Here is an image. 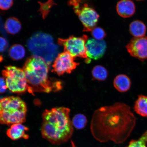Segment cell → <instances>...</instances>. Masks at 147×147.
<instances>
[{
	"label": "cell",
	"instance_id": "cell-1",
	"mask_svg": "<svg viewBox=\"0 0 147 147\" xmlns=\"http://www.w3.org/2000/svg\"><path fill=\"white\" fill-rule=\"evenodd\" d=\"M135 116L129 106L121 102L97 109L92 117L90 129L93 137L101 143L125 142L136 123Z\"/></svg>",
	"mask_w": 147,
	"mask_h": 147
},
{
	"label": "cell",
	"instance_id": "cell-2",
	"mask_svg": "<svg viewBox=\"0 0 147 147\" xmlns=\"http://www.w3.org/2000/svg\"><path fill=\"white\" fill-rule=\"evenodd\" d=\"M70 109L65 107L53 108L44 112L41 133L44 139L51 144L59 145L70 139L73 132Z\"/></svg>",
	"mask_w": 147,
	"mask_h": 147
},
{
	"label": "cell",
	"instance_id": "cell-3",
	"mask_svg": "<svg viewBox=\"0 0 147 147\" xmlns=\"http://www.w3.org/2000/svg\"><path fill=\"white\" fill-rule=\"evenodd\" d=\"M49 65L41 57L33 55L25 62L23 67L27 79L29 93H49L59 90L62 88L60 82L53 81L49 75Z\"/></svg>",
	"mask_w": 147,
	"mask_h": 147
},
{
	"label": "cell",
	"instance_id": "cell-4",
	"mask_svg": "<svg viewBox=\"0 0 147 147\" xmlns=\"http://www.w3.org/2000/svg\"><path fill=\"white\" fill-rule=\"evenodd\" d=\"M27 107L20 97L10 96L0 100V123L22 124L26 121Z\"/></svg>",
	"mask_w": 147,
	"mask_h": 147
},
{
	"label": "cell",
	"instance_id": "cell-5",
	"mask_svg": "<svg viewBox=\"0 0 147 147\" xmlns=\"http://www.w3.org/2000/svg\"><path fill=\"white\" fill-rule=\"evenodd\" d=\"M69 5L72 7L84 27V32H91L95 27L99 18L96 11L84 0H69Z\"/></svg>",
	"mask_w": 147,
	"mask_h": 147
},
{
	"label": "cell",
	"instance_id": "cell-6",
	"mask_svg": "<svg viewBox=\"0 0 147 147\" xmlns=\"http://www.w3.org/2000/svg\"><path fill=\"white\" fill-rule=\"evenodd\" d=\"M7 88L14 93H22L28 91V84L23 69L9 66L2 72Z\"/></svg>",
	"mask_w": 147,
	"mask_h": 147
},
{
	"label": "cell",
	"instance_id": "cell-7",
	"mask_svg": "<svg viewBox=\"0 0 147 147\" xmlns=\"http://www.w3.org/2000/svg\"><path fill=\"white\" fill-rule=\"evenodd\" d=\"M88 40V36L84 35L80 37L71 36L66 39L59 38L58 42L59 45L64 47V51L69 53L75 58H85L86 62L89 63L91 59L88 57L86 47Z\"/></svg>",
	"mask_w": 147,
	"mask_h": 147
},
{
	"label": "cell",
	"instance_id": "cell-8",
	"mask_svg": "<svg viewBox=\"0 0 147 147\" xmlns=\"http://www.w3.org/2000/svg\"><path fill=\"white\" fill-rule=\"evenodd\" d=\"M80 65L75 61V57L67 51L60 53L55 58L53 70L59 76L65 73L70 74Z\"/></svg>",
	"mask_w": 147,
	"mask_h": 147
},
{
	"label": "cell",
	"instance_id": "cell-9",
	"mask_svg": "<svg viewBox=\"0 0 147 147\" xmlns=\"http://www.w3.org/2000/svg\"><path fill=\"white\" fill-rule=\"evenodd\" d=\"M126 48L134 57L141 61L147 59V36L132 38Z\"/></svg>",
	"mask_w": 147,
	"mask_h": 147
},
{
	"label": "cell",
	"instance_id": "cell-10",
	"mask_svg": "<svg viewBox=\"0 0 147 147\" xmlns=\"http://www.w3.org/2000/svg\"><path fill=\"white\" fill-rule=\"evenodd\" d=\"M86 47L88 57L97 60L102 57L105 53L106 44L103 40L91 38L88 40Z\"/></svg>",
	"mask_w": 147,
	"mask_h": 147
},
{
	"label": "cell",
	"instance_id": "cell-11",
	"mask_svg": "<svg viewBox=\"0 0 147 147\" xmlns=\"http://www.w3.org/2000/svg\"><path fill=\"white\" fill-rule=\"evenodd\" d=\"M116 9L119 16L123 18H128L135 14L136 6L131 0H121L117 3Z\"/></svg>",
	"mask_w": 147,
	"mask_h": 147
},
{
	"label": "cell",
	"instance_id": "cell-12",
	"mask_svg": "<svg viewBox=\"0 0 147 147\" xmlns=\"http://www.w3.org/2000/svg\"><path fill=\"white\" fill-rule=\"evenodd\" d=\"M29 129L22 124H16L11 125L10 127L7 130V135L13 140H18L23 138L27 139L29 136L27 132Z\"/></svg>",
	"mask_w": 147,
	"mask_h": 147
},
{
	"label": "cell",
	"instance_id": "cell-13",
	"mask_svg": "<svg viewBox=\"0 0 147 147\" xmlns=\"http://www.w3.org/2000/svg\"><path fill=\"white\" fill-rule=\"evenodd\" d=\"M113 84L117 90L121 92H124L130 89L131 82L129 78L126 75L120 74L116 77Z\"/></svg>",
	"mask_w": 147,
	"mask_h": 147
},
{
	"label": "cell",
	"instance_id": "cell-14",
	"mask_svg": "<svg viewBox=\"0 0 147 147\" xmlns=\"http://www.w3.org/2000/svg\"><path fill=\"white\" fill-rule=\"evenodd\" d=\"M129 30L130 34L135 38L145 36L146 32V27L142 21L137 20L130 24Z\"/></svg>",
	"mask_w": 147,
	"mask_h": 147
},
{
	"label": "cell",
	"instance_id": "cell-15",
	"mask_svg": "<svg viewBox=\"0 0 147 147\" xmlns=\"http://www.w3.org/2000/svg\"><path fill=\"white\" fill-rule=\"evenodd\" d=\"M134 109L138 114L147 117V96L140 95L136 101Z\"/></svg>",
	"mask_w": 147,
	"mask_h": 147
},
{
	"label": "cell",
	"instance_id": "cell-16",
	"mask_svg": "<svg viewBox=\"0 0 147 147\" xmlns=\"http://www.w3.org/2000/svg\"><path fill=\"white\" fill-rule=\"evenodd\" d=\"M5 28L9 34H15L21 30L22 25L17 18L11 17L7 20L5 24Z\"/></svg>",
	"mask_w": 147,
	"mask_h": 147
},
{
	"label": "cell",
	"instance_id": "cell-17",
	"mask_svg": "<svg viewBox=\"0 0 147 147\" xmlns=\"http://www.w3.org/2000/svg\"><path fill=\"white\" fill-rule=\"evenodd\" d=\"M9 54L10 58L14 60L22 59L26 54V51L22 45L19 44L13 45L9 49Z\"/></svg>",
	"mask_w": 147,
	"mask_h": 147
},
{
	"label": "cell",
	"instance_id": "cell-18",
	"mask_svg": "<svg viewBox=\"0 0 147 147\" xmlns=\"http://www.w3.org/2000/svg\"><path fill=\"white\" fill-rule=\"evenodd\" d=\"M92 75L94 79L99 81H103L107 78L108 71L105 67L101 65H96L93 68Z\"/></svg>",
	"mask_w": 147,
	"mask_h": 147
},
{
	"label": "cell",
	"instance_id": "cell-19",
	"mask_svg": "<svg viewBox=\"0 0 147 147\" xmlns=\"http://www.w3.org/2000/svg\"><path fill=\"white\" fill-rule=\"evenodd\" d=\"M73 126L78 129H82L85 127L87 123L86 117L82 114L76 115L73 117L72 121Z\"/></svg>",
	"mask_w": 147,
	"mask_h": 147
},
{
	"label": "cell",
	"instance_id": "cell-20",
	"mask_svg": "<svg viewBox=\"0 0 147 147\" xmlns=\"http://www.w3.org/2000/svg\"><path fill=\"white\" fill-rule=\"evenodd\" d=\"M147 144V130L138 139L133 140L126 147H146Z\"/></svg>",
	"mask_w": 147,
	"mask_h": 147
},
{
	"label": "cell",
	"instance_id": "cell-21",
	"mask_svg": "<svg viewBox=\"0 0 147 147\" xmlns=\"http://www.w3.org/2000/svg\"><path fill=\"white\" fill-rule=\"evenodd\" d=\"M40 8L39 11L45 19L50 12V9L55 3L53 0H49L45 3H39Z\"/></svg>",
	"mask_w": 147,
	"mask_h": 147
},
{
	"label": "cell",
	"instance_id": "cell-22",
	"mask_svg": "<svg viewBox=\"0 0 147 147\" xmlns=\"http://www.w3.org/2000/svg\"><path fill=\"white\" fill-rule=\"evenodd\" d=\"M91 32L93 38L97 40H102L106 36L104 29L100 27H95Z\"/></svg>",
	"mask_w": 147,
	"mask_h": 147
},
{
	"label": "cell",
	"instance_id": "cell-23",
	"mask_svg": "<svg viewBox=\"0 0 147 147\" xmlns=\"http://www.w3.org/2000/svg\"><path fill=\"white\" fill-rule=\"evenodd\" d=\"M13 4V0H0V9L2 10H8Z\"/></svg>",
	"mask_w": 147,
	"mask_h": 147
},
{
	"label": "cell",
	"instance_id": "cell-24",
	"mask_svg": "<svg viewBox=\"0 0 147 147\" xmlns=\"http://www.w3.org/2000/svg\"><path fill=\"white\" fill-rule=\"evenodd\" d=\"M8 44L6 39L0 36V53L4 51L8 47Z\"/></svg>",
	"mask_w": 147,
	"mask_h": 147
},
{
	"label": "cell",
	"instance_id": "cell-25",
	"mask_svg": "<svg viewBox=\"0 0 147 147\" xmlns=\"http://www.w3.org/2000/svg\"><path fill=\"white\" fill-rule=\"evenodd\" d=\"M7 87L4 78H0V93L5 92Z\"/></svg>",
	"mask_w": 147,
	"mask_h": 147
},
{
	"label": "cell",
	"instance_id": "cell-26",
	"mask_svg": "<svg viewBox=\"0 0 147 147\" xmlns=\"http://www.w3.org/2000/svg\"><path fill=\"white\" fill-rule=\"evenodd\" d=\"M71 147H76V146H75L74 142L72 140L71 141Z\"/></svg>",
	"mask_w": 147,
	"mask_h": 147
},
{
	"label": "cell",
	"instance_id": "cell-27",
	"mask_svg": "<svg viewBox=\"0 0 147 147\" xmlns=\"http://www.w3.org/2000/svg\"><path fill=\"white\" fill-rule=\"evenodd\" d=\"M136 1H144V0H136Z\"/></svg>",
	"mask_w": 147,
	"mask_h": 147
}]
</instances>
